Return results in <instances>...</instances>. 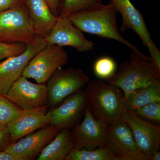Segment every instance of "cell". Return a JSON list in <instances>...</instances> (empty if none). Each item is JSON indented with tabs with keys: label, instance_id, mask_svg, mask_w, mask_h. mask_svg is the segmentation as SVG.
<instances>
[{
	"label": "cell",
	"instance_id": "cell-16",
	"mask_svg": "<svg viewBox=\"0 0 160 160\" xmlns=\"http://www.w3.org/2000/svg\"><path fill=\"white\" fill-rule=\"evenodd\" d=\"M49 125L47 110H32L24 111L19 117L9 122L6 126L12 143Z\"/></svg>",
	"mask_w": 160,
	"mask_h": 160
},
{
	"label": "cell",
	"instance_id": "cell-11",
	"mask_svg": "<svg viewBox=\"0 0 160 160\" xmlns=\"http://www.w3.org/2000/svg\"><path fill=\"white\" fill-rule=\"evenodd\" d=\"M122 120L131 129L138 149L151 160L155 152L159 150L160 125L143 119L125 107Z\"/></svg>",
	"mask_w": 160,
	"mask_h": 160
},
{
	"label": "cell",
	"instance_id": "cell-17",
	"mask_svg": "<svg viewBox=\"0 0 160 160\" xmlns=\"http://www.w3.org/2000/svg\"><path fill=\"white\" fill-rule=\"evenodd\" d=\"M26 4L37 34L45 39L56 24L58 17L52 13L46 0H26Z\"/></svg>",
	"mask_w": 160,
	"mask_h": 160
},
{
	"label": "cell",
	"instance_id": "cell-30",
	"mask_svg": "<svg viewBox=\"0 0 160 160\" xmlns=\"http://www.w3.org/2000/svg\"><path fill=\"white\" fill-rule=\"evenodd\" d=\"M160 160V152L159 150L155 152L152 155L151 160Z\"/></svg>",
	"mask_w": 160,
	"mask_h": 160
},
{
	"label": "cell",
	"instance_id": "cell-4",
	"mask_svg": "<svg viewBox=\"0 0 160 160\" xmlns=\"http://www.w3.org/2000/svg\"><path fill=\"white\" fill-rule=\"evenodd\" d=\"M38 37L26 4L0 13V42L28 45Z\"/></svg>",
	"mask_w": 160,
	"mask_h": 160
},
{
	"label": "cell",
	"instance_id": "cell-3",
	"mask_svg": "<svg viewBox=\"0 0 160 160\" xmlns=\"http://www.w3.org/2000/svg\"><path fill=\"white\" fill-rule=\"evenodd\" d=\"M129 57L120 64L118 72L106 79L123 91L124 98L135 89L160 82V69L154 62L147 61L133 51Z\"/></svg>",
	"mask_w": 160,
	"mask_h": 160
},
{
	"label": "cell",
	"instance_id": "cell-22",
	"mask_svg": "<svg viewBox=\"0 0 160 160\" xmlns=\"http://www.w3.org/2000/svg\"><path fill=\"white\" fill-rule=\"evenodd\" d=\"M23 112L0 93V124L7 125L19 117Z\"/></svg>",
	"mask_w": 160,
	"mask_h": 160
},
{
	"label": "cell",
	"instance_id": "cell-19",
	"mask_svg": "<svg viewBox=\"0 0 160 160\" xmlns=\"http://www.w3.org/2000/svg\"><path fill=\"white\" fill-rule=\"evenodd\" d=\"M124 99L125 108L131 111L152 102H160V82L135 89Z\"/></svg>",
	"mask_w": 160,
	"mask_h": 160
},
{
	"label": "cell",
	"instance_id": "cell-9",
	"mask_svg": "<svg viewBox=\"0 0 160 160\" xmlns=\"http://www.w3.org/2000/svg\"><path fill=\"white\" fill-rule=\"evenodd\" d=\"M107 126L93 116L87 105L82 122L78 123L70 130L73 148L92 150L106 147Z\"/></svg>",
	"mask_w": 160,
	"mask_h": 160
},
{
	"label": "cell",
	"instance_id": "cell-29",
	"mask_svg": "<svg viewBox=\"0 0 160 160\" xmlns=\"http://www.w3.org/2000/svg\"><path fill=\"white\" fill-rule=\"evenodd\" d=\"M0 160H17L10 153L6 151H0Z\"/></svg>",
	"mask_w": 160,
	"mask_h": 160
},
{
	"label": "cell",
	"instance_id": "cell-8",
	"mask_svg": "<svg viewBox=\"0 0 160 160\" xmlns=\"http://www.w3.org/2000/svg\"><path fill=\"white\" fill-rule=\"evenodd\" d=\"M4 96L23 111L47 110L49 106L46 84H35L23 76L13 83Z\"/></svg>",
	"mask_w": 160,
	"mask_h": 160
},
{
	"label": "cell",
	"instance_id": "cell-1",
	"mask_svg": "<svg viewBox=\"0 0 160 160\" xmlns=\"http://www.w3.org/2000/svg\"><path fill=\"white\" fill-rule=\"evenodd\" d=\"M118 12L114 5L109 2L107 5L99 4L73 12L67 18L83 32L117 41L147 61H152L151 57L143 54L136 46L121 34L118 27Z\"/></svg>",
	"mask_w": 160,
	"mask_h": 160
},
{
	"label": "cell",
	"instance_id": "cell-28",
	"mask_svg": "<svg viewBox=\"0 0 160 160\" xmlns=\"http://www.w3.org/2000/svg\"><path fill=\"white\" fill-rule=\"evenodd\" d=\"M61 0H46L50 10L54 15L58 16V7Z\"/></svg>",
	"mask_w": 160,
	"mask_h": 160
},
{
	"label": "cell",
	"instance_id": "cell-25",
	"mask_svg": "<svg viewBox=\"0 0 160 160\" xmlns=\"http://www.w3.org/2000/svg\"><path fill=\"white\" fill-rule=\"evenodd\" d=\"M27 45L22 43H7L0 42V61L22 54Z\"/></svg>",
	"mask_w": 160,
	"mask_h": 160
},
{
	"label": "cell",
	"instance_id": "cell-20",
	"mask_svg": "<svg viewBox=\"0 0 160 160\" xmlns=\"http://www.w3.org/2000/svg\"><path fill=\"white\" fill-rule=\"evenodd\" d=\"M65 160H118L107 146L89 150L72 148Z\"/></svg>",
	"mask_w": 160,
	"mask_h": 160
},
{
	"label": "cell",
	"instance_id": "cell-21",
	"mask_svg": "<svg viewBox=\"0 0 160 160\" xmlns=\"http://www.w3.org/2000/svg\"><path fill=\"white\" fill-rule=\"evenodd\" d=\"M102 0H61L58 7V17L69 14L102 4Z\"/></svg>",
	"mask_w": 160,
	"mask_h": 160
},
{
	"label": "cell",
	"instance_id": "cell-7",
	"mask_svg": "<svg viewBox=\"0 0 160 160\" xmlns=\"http://www.w3.org/2000/svg\"><path fill=\"white\" fill-rule=\"evenodd\" d=\"M89 81L83 70L68 68L58 69L48 80V105L54 106L84 89Z\"/></svg>",
	"mask_w": 160,
	"mask_h": 160
},
{
	"label": "cell",
	"instance_id": "cell-27",
	"mask_svg": "<svg viewBox=\"0 0 160 160\" xmlns=\"http://www.w3.org/2000/svg\"><path fill=\"white\" fill-rule=\"evenodd\" d=\"M26 4V0H0V13Z\"/></svg>",
	"mask_w": 160,
	"mask_h": 160
},
{
	"label": "cell",
	"instance_id": "cell-24",
	"mask_svg": "<svg viewBox=\"0 0 160 160\" xmlns=\"http://www.w3.org/2000/svg\"><path fill=\"white\" fill-rule=\"evenodd\" d=\"M132 111L143 119L160 125V102H152Z\"/></svg>",
	"mask_w": 160,
	"mask_h": 160
},
{
	"label": "cell",
	"instance_id": "cell-12",
	"mask_svg": "<svg viewBox=\"0 0 160 160\" xmlns=\"http://www.w3.org/2000/svg\"><path fill=\"white\" fill-rule=\"evenodd\" d=\"M59 131L57 127L49 125L11 143L5 151L17 160H34Z\"/></svg>",
	"mask_w": 160,
	"mask_h": 160
},
{
	"label": "cell",
	"instance_id": "cell-26",
	"mask_svg": "<svg viewBox=\"0 0 160 160\" xmlns=\"http://www.w3.org/2000/svg\"><path fill=\"white\" fill-rule=\"evenodd\" d=\"M10 144V135L6 125L0 124V151H5Z\"/></svg>",
	"mask_w": 160,
	"mask_h": 160
},
{
	"label": "cell",
	"instance_id": "cell-23",
	"mask_svg": "<svg viewBox=\"0 0 160 160\" xmlns=\"http://www.w3.org/2000/svg\"><path fill=\"white\" fill-rule=\"evenodd\" d=\"M116 70V63L112 58L103 57L96 60L93 66L94 74L102 79L108 78L114 74Z\"/></svg>",
	"mask_w": 160,
	"mask_h": 160
},
{
	"label": "cell",
	"instance_id": "cell-6",
	"mask_svg": "<svg viewBox=\"0 0 160 160\" xmlns=\"http://www.w3.org/2000/svg\"><path fill=\"white\" fill-rule=\"evenodd\" d=\"M122 16L120 31L131 29L138 35L143 45L147 47L152 60L160 68V52L151 38L146 22L141 12L130 0H109Z\"/></svg>",
	"mask_w": 160,
	"mask_h": 160
},
{
	"label": "cell",
	"instance_id": "cell-15",
	"mask_svg": "<svg viewBox=\"0 0 160 160\" xmlns=\"http://www.w3.org/2000/svg\"><path fill=\"white\" fill-rule=\"evenodd\" d=\"M45 40L47 45L69 46L79 52L91 51L94 48L93 43L86 39L83 32L66 17H58L56 24Z\"/></svg>",
	"mask_w": 160,
	"mask_h": 160
},
{
	"label": "cell",
	"instance_id": "cell-18",
	"mask_svg": "<svg viewBox=\"0 0 160 160\" xmlns=\"http://www.w3.org/2000/svg\"><path fill=\"white\" fill-rule=\"evenodd\" d=\"M73 148L70 129L60 130L57 135L44 148L38 160H64Z\"/></svg>",
	"mask_w": 160,
	"mask_h": 160
},
{
	"label": "cell",
	"instance_id": "cell-13",
	"mask_svg": "<svg viewBox=\"0 0 160 160\" xmlns=\"http://www.w3.org/2000/svg\"><path fill=\"white\" fill-rule=\"evenodd\" d=\"M45 39L38 37L33 42L27 45L22 54L6 58L0 63V93L5 96L12 85L21 77L23 71L37 53L47 45Z\"/></svg>",
	"mask_w": 160,
	"mask_h": 160
},
{
	"label": "cell",
	"instance_id": "cell-14",
	"mask_svg": "<svg viewBox=\"0 0 160 160\" xmlns=\"http://www.w3.org/2000/svg\"><path fill=\"white\" fill-rule=\"evenodd\" d=\"M61 106L47 112L50 125L59 130L70 129L77 125L87 106L85 89L66 98Z\"/></svg>",
	"mask_w": 160,
	"mask_h": 160
},
{
	"label": "cell",
	"instance_id": "cell-2",
	"mask_svg": "<svg viewBox=\"0 0 160 160\" xmlns=\"http://www.w3.org/2000/svg\"><path fill=\"white\" fill-rule=\"evenodd\" d=\"M85 91L87 105L97 119L107 125L122 121L125 99L119 88L102 80H89Z\"/></svg>",
	"mask_w": 160,
	"mask_h": 160
},
{
	"label": "cell",
	"instance_id": "cell-10",
	"mask_svg": "<svg viewBox=\"0 0 160 160\" xmlns=\"http://www.w3.org/2000/svg\"><path fill=\"white\" fill-rule=\"evenodd\" d=\"M107 147L118 160H150L138 149L131 129L122 121L107 125Z\"/></svg>",
	"mask_w": 160,
	"mask_h": 160
},
{
	"label": "cell",
	"instance_id": "cell-5",
	"mask_svg": "<svg viewBox=\"0 0 160 160\" xmlns=\"http://www.w3.org/2000/svg\"><path fill=\"white\" fill-rule=\"evenodd\" d=\"M69 56L62 47L47 45L37 53L26 66L22 76L46 84L58 69L68 62Z\"/></svg>",
	"mask_w": 160,
	"mask_h": 160
}]
</instances>
